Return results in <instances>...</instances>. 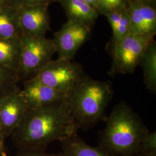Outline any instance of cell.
Segmentation results:
<instances>
[{
    "mask_svg": "<svg viewBox=\"0 0 156 156\" xmlns=\"http://www.w3.org/2000/svg\"><path fill=\"white\" fill-rule=\"evenodd\" d=\"M79 129L64 100L29 109L11 135L20 150L45 151L51 142L66 140L77 134Z\"/></svg>",
    "mask_w": 156,
    "mask_h": 156,
    "instance_id": "cell-1",
    "label": "cell"
},
{
    "mask_svg": "<svg viewBox=\"0 0 156 156\" xmlns=\"http://www.w3.org/2000/svg\"><path fill=\"white\" fill-rule=\"evenodd\" d=\"M149 131L127 103L116 104L101 134L100 146L115 156H137Z\"/></svg>",
    "mask_w": 156,
    "mask_h": 156,
    "instance_id": "cell-2",
    "label": "cell"
},
{
    "mask_svg": "<svg viewBox=\"0 0 156 156\" xmlns=\"http://www.w3.org/2000/svg\"><path fill=\"white\" fill-rule=\"evenodd\" d=\"M113 95L111 82L96 80L84 74L68 93L66 100L79 128L87 129L104 118Z\"/></svg>",
    "mask_w": 156,
    "mask_h": 156,
    "instance_id": "cell-3",
    "label": "cell"
},
{
    "mask_svg": "<svg viewBox=\"0 0 156 156\" xmlns=\"http://www.w3.org/2000/svg\"><path fill=\"white\" fill-rule=\"evenodd\" d=\"M21 53L18 76L25 81L45 67L56 53L52 39L46 36L22 35L20 37Z\"/></svg>",
    "mask_w": 156,
    "mask_h": 156,
    "instance_id": "cell-4",
    "label": "cell"
},
{
    "mask_svg": "<svg viewBox=\"0 0 156 156\" xmlns=\"http://www.w3.org/2000/svg\"><path fill=\"white\" fill-rule=\"evenodd\" d=\"M153 38L130 33L120 42L112 44L113 60L108 72L111 76L133 73Z\"/></svg>",
    "mask_w": 156,
    "mask_h": 156,
    "instance_id": "cell-5",
    "label": "cell"
},
{
    "mask_svg": "<svg viewBox=\"0 0 156 156\" xmlns=\"http://www.w3.org/2000/svg\"><path fill=\"white\" fill-rule=\"evenodd\" d=\"M84 74L80 64L58 58L52 60L32 78L54 89L68 93Z\"/></svg>",
    "mask_w": 156,
    "mask_h": 156,
    "instance_id": "cell-6",
    "label": "cell"
},
{
    "mask_svg": "<svg viewBox=\"0 0 156 156\" xmlns=\"http://www.w3.org/2000/svg\"><path fill=\"white\" fill-rule=\"evenodd\" d=\"M91 27L68 20L52 39L58 58L72 60L79 49L90 38Z\"/></svg>",
    "mask_w": 156,
    "mask_h": 156,
    "instance_id": "cell-7",
    "label": "cell"
},
{
    "mask_svg": "<svg viewBox=\"0 0 156 156\" xmlns=\"http://www.w3.org/2000/svg\"><path fill=\"white\" fill-rule=\"evenodd\" d=\"M28 109L19 87L0 98V128L5 136L16 129Z\"/></svg>",
    "mask_w": 156,
    "mask_h": 156,
    "instance_id": "cell-8",
    "label": "cell"
},
{
    "mask_svg": "<svg viewBox=\"0 0 156 156\" xmlns=\"http://www.w3.org/2000/svg\"><path fill=\"white\" fill-rule=\"evenodd\" d=\"M17 11L22 35L46 36L50 30L49 5L31 6Z\"/></svg>",
    "mask_w": 156,
    "mask_h": 156,
    "instance_id": "cell-9",
    "label": "cell"
},
{
    "mask_svg": "<svg viewBox=\"0 0 156 156\" xmlns=\"http://www.w3.org/2000/svg\"><path fill=\"white\" fill-rule=\"evenodd\" d=\"M21 94L28 109H36L66 100L67 94L54 89L35 78L24 81Z\"/></svg>",
    "mask_w": 156,
    "mask_h": 156,
    "instance_id": "cell-10",
    "label": "cell"
},
{
    "mask_svg": "<svg viewBox=\"0 0 156 156\" xmlns=\"http://www.w3.org/2000/svg\"><path fill=\"white\" fill-rule=\"evenodd\" d=\"M131 33L154 37L156 34V8L144 2L130 1L127 8Z\"/></svg>",
    "mask_w": 156,
    "mask_h": 156,
    "instance_id": "cell-11",
    "label": "cell"
},
{
    "mask_svg": "<svg viewBox=\"0 0 156 156\" xmlns=\"http://www.w3.org/2000/svg\"><path fill=\"white\" fill-rule=\"evenodd\" d=\"M67 15L68 20L91 27L98 16L97 11L85 0H57Z\"/></svg>",
    "mask_w": 156,
    "mask_h": 156,
    "instance_id": "cell-12",
    "label": "cell"
},
{
    "mask_svg": "<svg viewBox=\"0 0 156 156\" xmlns=\"http://www.w3.org/2000/svg\"><path fill=\"white\" fill-rule=\"evenodd\" d=\"M63 156H115L103 147H93L75 134L60 142Z\"/></svg>",
    "mask_w": 156,
    "mask_h": 156,
    "instance_id": "cell-13",
    "label": "cell"
},
{
    "mask_svg": "<svg viewBox=\"0 0 156 156\" xmlns=\"http://www.w3.org/2000/svg\"><path fill=\"white\" fill-rule=\"evenodd\" d=\"M20 38H0V66L17 73L20 66Z\"/></svg>",
    "mask_w": 156,
    "mask_h": 156,
    "instance_id": "cell-14",
    "label": "cell"
},
{
    "mask_svg": "<svg viewBox=\"0 0 156 156\" xmlns=\"http://www.w3.org/2000/svg\"><path fill=\"white\" fill-rule=\"evenodd\" d=\"M22 35L17 9L4 6L0 9V38L17 39Z\"/></svg>",
    "mask_w": 156,
    "mask_h": 156,
    "instance_id": "cell-15",
    "label": "cell"
},
{
    "mask_svg": "<svg viewBox=\"0 0 156 156\" xmlns=\"http://www.w3.org/2000/svg\"><path fill=\"white\" fill-rule=\"evenodd\" d=\"M144 73V84L151 93H156V42H151L147 46L140 60Z\"/></svg>",
    "mask_w": 156,
    "mask_h": 156,
    "instance_id": "cell-16",
    "label": "cell"
},
{
    "mask_svg": "<svg viewBox=\"0 0 156 156\" xmlns=\"http://www.w3.org/2000/svg\"><path fill=\"white\" fill-rule=\"evenodd\" d=\"M105 16L112 29V44L120 42L131 33V24L127 9L111 12Z\"/></svg>",
    "mask_w": 156,
    "mask_h": 156,
    "instance_id": "cell-17",
    "label": "cell"
},
{
    "mask_svg": "<svg viewBox=\"0 0 156 156\" xmlns=\"http://www.w3.org/2000/svg\"><path fill=\"white\" fill-rule=\"evenodd\" d=\"M19 80L16 73L0 66V98L17 87Z\"/></svg>",
    "mask_w": 156,
    "mask_h": 156,
    "instance_id": "cell-18",
    "label": "cell"
},
{
    "mask_svg": "<svg viewBox=\"0 0 156 156\" xmlns=\"http://www.w3.org/2000/svg\"><path fill=\"white\" fill-rule=\"evenodd\" d=\"M130 0H98L96 11L98 15H106L111 12L127 9Z\"/></svg>",
    "mask_w": 156,
    "mask_h": 156,
    "instance_id": "cell-19",
    "label": "cell"
},
{
    "mask_svg": "<svg viewBox=\"0 0 156 156\" xmlns=\"http://www.w3.org/2000/svg\"><path fill=\"white\" fill-rule=\"evenodd\" d=\"M137 156H156V131H149L145 135Z\"/></svg>",
    "mask_w": 156,
    "mask_h": 156,
    "instance_id": "cell-20",
    "label": "cell"
},
{
    "mask_svg": "<svg viewBox=\"0 0 156 156\" xmlns=\"http://www.w3.org/2000/svg\"><path fill=\"white\" fill-rule=\"evenodd\" d=\"M57 2V0H6V5L9 6L12 8L19 9L31 6L47 5Z\"/></svg>",
    "mask_w": 156,
    "mask_h": 156,
    "instance_id": "cell-21",
    "label": "cell"
},
{
    "mask_svg": "<svg viewBox=\"0 0 156 156\" xmlns=\"http://www.w3.org/2000/svg\"><path fill=\"white\" fill-rule=\"evenodd\" d=\"M17 156H63L62 154H56L46 153L45 151L20 150Z\"/></svg>",
    "mask_w": 156,
    "mask_h": 156,
    "instance_id": "cell-22",
    "label": "cell"
},
{
    "mask_svg": "<svg viewBox=\"0 0 156 156\" xmlns=\"http://www.w3.org/2000/svg\"><path fill=\"white\" fill-rule=\"evenodd\" d=\"M5 136L0 130V156H6V153L4 149V141Z\"/></svg>",
    "mask_w": 156,
    "mask_h": 156,
    "instance_id": "cell-23",
    "label": "cell"
},
{
    "mask_svg": "<svg viewBox=\"0 0 156 156\" xmlns=\"http://www.w3.org/2000/svg\"><path fill=\"white\" fill-rule=\"evenodd\" d=\"M130 1H140L141 2H144V3L147 4L148 5L154 6V7H156V0H130Z\"/></svg>",
    "mask_w": 156,
    "mask_h": 156,
    "instance_id": "cell-24",
    "label": "cell"
},
{
    "mask_svg": "<svg viewBox=\"0 0 156 156\" xmlns=\"http://www.w3.org/2000/svg\"><path fill=\"white\" fill-rule=\"evenodd\" d=\"M85 1L89 4L91 6L96 10L98 0H85Z\"/></svg>",
    "mask_w": 156,
    "mask_h": 156,
    "instance_id": "cell-25",
    "label": "cell"
},
{
    "mask_svg": "<svg viewBox=\"0 0 156 156\" xmlns=\"http://www.w3.org/2000/svg\"><path fill=\"white\" fill-rule=\"evenodd\" d=\"M5 1L6 0H0V9L4 6L5 5Z\"/></svg>",
    "mask_w": 156,
    "mask_h": 156,
    "instance_id": "cell-26",
    "label": "cell"
},
{
    "mask_svg": "<svg viewBox=\"0 0 156 156\" xmlns=\"http://www.w3.org/2000/svg\"><path fill=\"white\" fill-rule=\"evenodd\" d=\"M0 130H1V128H0Z\"/></svg>",
    "mask_w": 156,
    "mask_h": 156,
    "instance_id": "cell-27",
    "label": "cell"
},
{
    "mask_svg": "<svg viewBox=\"0 0 156 156\" xmlns=\"http://www.w3.org/2000/svg\"><path fill=\"white\" fill-rule=\"evenodd\" d=\"M62 156H63V155H62Z\"/></svg>",
    "mask_w": 156,
    "mask_h": 156,
    "instance_id": "cell-28",
    "label": "cell"
}]
</instances>
